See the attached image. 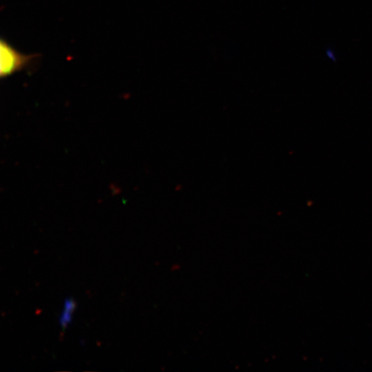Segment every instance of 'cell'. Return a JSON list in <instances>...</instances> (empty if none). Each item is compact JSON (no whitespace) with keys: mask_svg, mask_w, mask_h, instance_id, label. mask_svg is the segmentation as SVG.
<instances>
[{"mask_svg":"<svg viewBox=\"0 0 372 372\" xmlns=\"http://www.w3.org/2000/svg\"><path fill=\"white\" fill-rule=\"evenodd\" d=\"M38 54H24L6 40H0V76L6 78L30 66Z\"/></svg>","mask_w":372,"mask_h":372,"instance_id":"1","label":"cell"},{"mask_svg":"<svg viewBox=\"0 0 372 372\" xmlns=\"http://www.w3.org/2000/svg\"><path fill=\"white\" fill-rule=\"evenodd\" d=\"M75 307L74 302L71 299H68L65 301V309L61 315L60 323L62 329H65L67 324L71 320V313Z\"/></svg>","mask_w":372,"mask_h":372,"instance_id":"2","label":"cell"}]
</instances>
